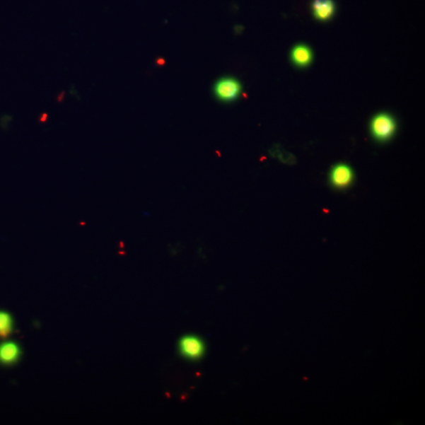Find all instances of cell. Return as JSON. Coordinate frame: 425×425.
Instances as JSON below:
<instances>
[{"label":"cell","instance_id":"cell-1","mask_svg":"<svg viewBox=\"0 0 425 425\" xmlns=\"http://www.w3.org/2000/svg\"><path fill=\"white\" fill-rule=\"evenodd\" d=\"M395 131L396 122L392 115L383 113L373 117L371 122V132L376 141H388L394 136Z\"/></svg>","mask_w":425,"mask_h":425},{"label":"cell","instance_id":"cell-2","mask_svg":"<svg viewBox=\"0 0 425 425\" xmlns=\"http://www.w3.org/2000/svg\"><path fill=\"white\" fill-rule=\"evenodd\" d=\"M241 90L240 83L233 78H221L214 87L216 97L223 102H232L238 99Z\"/></svg>","mask_w":425,"mask_h":425},{"label":"cell","instance_id":"cell-3","mask_svg":"<svg viewBox=\"0 0 425 425\" xmlns=\"http://www.w3.org/2000/svg\"><path fill=\"white\" fill-rule=\"evenodd\" d=\"M179 350L187 359L197 360L203 356L205 351L204 341L194 335L185 336L180 340Z\"/></svg>","mask_w":425,"mask_h":425},{"label":"cell","instance_id":"cell-4","mask_svg":"<svg viewBox=\"0 0 425 425\" xmlns=\"http://www.w3.org/2000/svg\"><path fill=\"white\" fill-rule=\"evenodd\" d=\"M354 173L349 165L339 163L334 165L330 173V182L337 190H344L353 183Z\"/></svg>","mask_w":425,"mask_h":425},{"label":"cell","instance_id":"cell-5","mask_svg":"<svg viewBox=\"0 0 425 425\" xmlns=\"http://www.w3.org/2000/svg\"><path fill=\"white\" fill-rule=\"evenodd\" d=\"M335 8V3L332 0H315L313 3V15L320 21L329 20Z\"/></svg>","mask_w":425,"mask_h":425},{"label":"cell","instance_id":"cell-6","mask_svg":"<svg viewBox=\"0 0 425 425\" xmlns=\"http://www.w3.org/2000/svg\"><path fill=\"white\" fill-rule=\"evenodd\" d=\"M21 351L15 342H5L0 344V362L4 365H11L19 359Z\"/></svg>","mask_w":425,"mask_h":425},{"label":"cell","instance_id":"cell-7","mask_svg":"<svg viewBox=\"0 0 425 425\" xmlns=\"http://www.w3.org/2000/svg\"><path fill=\"white\" fill-rule=\"evenodd\" d=\"M291 58L294 64L299 67L308 66L313 59V53L308 46H296L291 51Z\"/></svg>","mask_w":425,"mask_h":425},{"label":"cell","instance_id":"cell-8","mask_svg":"<svg viewBox=\"0 0 425 425\" xmlns=\"http://www.w3.org/2000/svg\"><path fill=\"white\" fill-rule=\"evenodd\" d=\"M13 329V320L8 313L0 311V337L10 335Z\"/></svg>","mask_w":425,"mask_h":425}]
</instances>
